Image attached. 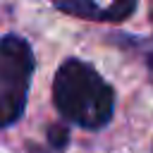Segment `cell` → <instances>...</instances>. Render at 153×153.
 I'll return each mask as SVG.
<instances>
[{
	"label": "cell",
	"mask_w": 153,
	"mask_h": 153,
	"mask_svg": "<svg viewBox=\"0 0 153 153\" xmlns=\"http://www.w3.org/2000/svg\"><path fill=\"white\" fill-rule=\"evenodd\" d=\"M151 24H153V0H151Z\"/></svg>",
	"instance_id": "6"
},
{
	"label": "cell",
	"mask_w": 153,
	"mask_h": 153,
	"mask_svg": "<svg viewBox=\"0 0 153 153\" xmlns=\"http://www.w3.org/2000/svg\"><path fill=\"white\" fill-rule=\"evenodd\" d=\"M139 0H50V5L69 17L88 22H124L134 14Z\"/></svg>",
	"instance_id": "3"
},
{
	"label": "cell",
	"mask_w": 153,
	"mask_h": 153,
	"mask_svg": "<svg viewBox=\"0 0 153 153\" xmlns=\"http://www.w3.org/2000/svg\"><path fill=\"white\" fill-rule=\"evenodd\" d=\"M26 151L29 153H62V151H57V148H43V146H36V143H26Z\"/></svg>",
	"instance_id": "5"
},
{
	"label": "cell",
	"mask_w": 153,
	"mask_h": 153,
	"mask_svg": "<svg viewBox=\"0 0 153 153\" xmlns=\"http://www.w3.org/2000/svg\"><path fill=\"white\" fill-rule=\"evenodd\" d=\"M36 57L26 38L5 33L0 38V129L17 124L26 110Z\"/></svg>",
	"instance_id": "2"
},
{
	"label": "cell",
	"mask_w": 153,
	"mask_h": 153,
	"mask_svg": "<svg viewBox=\"0 0 153 153\" xmlns=\"http://www.w3.org/2000/svg\"><path fill=\"white\" fill-rule=\"evenodd\" d=\"M53 103L67 122L98 131L115 115V88L88 62L67 57L53 76Z\"/></svg>",
	"instance_id": "1"
},
{
	"label": "cell",
	"mask_w": 153,
	"mask_h": 153,
	"mask_svg": "<svg viewBox=\"0 0 153 153\" xmlns=\"http://www.w3.org/2000/svg\"><path fill=\"white\" fill-rule=\"evenodd\" d=\"M151 153H153V146H151Z\"/></svg>",
	"instance_id": "8"
},
{
	"label": "cell",
	"mask_w": 153,
	"mask_h": 153,
	"mask_svg": "<svg viewBox=\"0 0 153 153\" xmlns=\"http://www.w3.org/2000/svg\"><path fill=\"white\" fill-rule=\"evenodd\" d=\"M48 141H50L53 148L65 151L67 143H69V131H67L62 124H50V127H48Z\"/></svg>",
	"instance_id": "4"
},
{
	"label": "cell",
	"mask_w": 153,
	"mask_h": 153,
	"mask_svg": "<svg viewBox=\"0 0 153 153\" xmlns=\"http://www.w3.org/2000/svg\"><path fill=\"white\" fill-rule=\"evenodd\" d=\"M151 84H153V74H151Z\"/></svg>",
	"instance_id": "7"
}]
</instances>
